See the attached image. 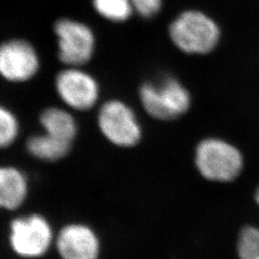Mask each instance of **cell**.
I'll return each mask as SVG.
<instances>
[{
    "instance_id": "1",
    "label": "cell",
    "mask_w": 259,
    "mask_h": 259,
    "mask_svg": "<svg viewBox=\"0 0 259 259\" xmlns=\"http://www.w3.org/2000/svg\"><path fill=\"white\" fill-rule=\"evenodd\" d=\"M194 163L199 174L205 180L230 184L243 174L246 159L241 149L230 140L208 137L196 145Z\"/></svg>"
},
{
    "instance_id": "2",
    "label": "cell",
    "mask_w": 259,
    "mask_h": 259,
    "mask_svg": "<svg viewBox=\"0 0 259 259\" xmlns=\"http://www.w3.org/2000/svg\"><path fill=\"white\" fill-rule=\"evenodd\" d=\"M170 36L178 48L189 54H206L220 37L216 22L200 11H186L170 26Z\"/></svg>"
},
{
    "instance_id": "3",
    "label": "cell",
    "mask_w": 259,
    "mask_h": 259,
    "mask_svg": "<svg viewBox=\"0 0 259 259\" xmlns=\"http://www.w3.org/2000/svg\"><path fill=\"white\" fill-rule=\"evenodd\" d=\"M139 97L145 111L159 121L175 120L185 115L191 105L188 91L173 78L158 84L144 83L139 90Z\"/></svg>"
},
{
    "instance_id": "4",
    "label": "cell",
    "mask_w": 259,
    "mask_h": 259,
    "mask_svg": "<svg viewBox=\"0 0 259 259\" xmlns=\"http://www.w3.org/2000/svg\"><path fill=\"white\" fill-rule=\"evenodd\" d=\"M52 241L50 224L39 214L16 218L10 224V248L19 258H42Z\"/></svg>"
},
{
    "instance_id": "5",
    "label": "cell",
    "mask_w": 259,
    "mask_h": 259,
    "mask_svg": "<svg viewBox=\"0 0 259 259\" xmlns=\"http://www.w3.org/2000/svg\"><path fill=\"white\" fill-rule=\"evenodd\" d=\"M97 124L105 139L122 148L136 146L142 137L135 112L119 100H111L103 105L98 112Z\"/></svg>"
},
{
    "instance_id": "6",
    "label": "cell",
    "mask_w": 259,
    "mask_h": 259,
    "mask_svg": "<svg viewBox=\"0 0 259 259\" xmlns=\"http://www.w3.org/2000/svg\"><path fill=\"white\" fill-rule=\"evenodd\" d=\"M54 30L61 62L70 66H80L90 61L94 48V37L85 24L72 19H60L56 22Z\"/></svg>"
},
{
    "instance_id": "7",
    "label": "cell",
    "mask_w": 259,
    "mask_h": 259,
    "mask_svg": "<svg viewBox=\"0 0 259 259\" xmlns=\"http://www.w3.org/2000/svg\"><path fill=\"white\" fill-rule=\"evenodd\" d=\"M56 90L61 99L77 111L92 109L99 96L98 84L93 77L76 68H69L58 74Z\"/></svg>"
},
{
    "instance_id": "8",
    "label": "cell",
    "mask_w": 259,
    "mask_h": 259,
    "mask_svg": "<svg viewBox=\"0 0 259 259\" xmlns=\"http://www.w3.org/2000/svg\"><path fill=\"white\" fill-rule=\"evenodd\" d=\"M60 259H100L101 246L97 234L89 226L72 223L61 229L56 237Z\"/></svg>"
},
{
    "instance_id": "9",
    "label": "cell",
    "mask_w": 259,
    "mask_h": 259,
    "mask_svg": "<svg viewBox=\"0 0 259 259\" xmlns=\"http://www.w3.org/2000/svg\"><path fill=\"white\" fill-rule=\"evenodd\" d=\"M39 62L36 50L27 41L11 40L0 49V72L7 81L25 82L38 70Z\"/></svg>"
},
{
    "instance_id": "10",
    "label": "cell",
    "mask_w": 259,
    "mask_h": 259,
    "mask_svg": "<svg viewBox=\"0 0 259 259\" xmlns=\"http://www.w3.org/2000/svg\"><path fill=\"white\" fill-rule=\"evenodd\" d=\"M27 179L16 167H2L0 170V205L6 210H16L26 200Z\"/></svg>"
},
{
    "instance_id": "11",
    "label": "cell",
    "mask_w": 259,
    "mask_h": 259,
    "mask_svg": "<svg viewBox=\"0 0 259 259\" xmlns=\"http://www.w3.org/2000/svg\"><path fill=\"white\" fill-rule=\"evenodd\" d=\"M72 142L50 136L47 133L29 138L26 143L28 153L44 161H57L70 152Z\"/></svg>"
},
{
    "instance_id": "12",
    "label": "cell",
    "mask_w": 259,
    "mask_h": 259,
    "mask_svg": "<svg viewBox=\"0 0 259 259\" xmlns=\"http://www.w3.org/2000/svg\"><path fill=\"white\" fill-rule=\"evenodd\" d=\"M39 122L45 133L68 142H73L78 133L74 117L63 109L49 108L45 110L40 114Z\"/></svg>"
},
{
    "instance_id": "13",
    "label": "cell",
    "mask_w": 259,
    "mask_h": 259,
    "mask_svg": "<svg viewBox=\"0 0 259 259\" xmlns=\"http://www.w3.org/2000/svg\"><path fill=\"white\" fill-rule=\"evenodd\" d=\"M236 253L239 259H259V226H243L236 238Z\"/></svg>"
},
{
    "instance_id": "14",
    "label": "cell",
    "mask_w": 259,
    "mask_h": 259,
    "mask_svg": "<svg viewBox=\"0 0 259 259\" xmlns=\"http://www.w3.org/2000/svg\"><path fill=\"white\" fill-rule=\"evenodd\" d=\"M93 6L99 15L117 22L129 19L134 9L131 0H93Z\"/></svg>"
},
{
    "instance_id": "15",
    "label": "cell",
    "mask_w": 259,
    "mask_h": 259,
    "mask_svg": "<svg viewBox=\"0 0 259 259\" xmlns=\"http://www.w3.org/2000/svg\"><path fill=\"white\" fill-rule=\"evenodd\" d=\"M19 121L12 111L1 107L0 109V145L9 147L18 138Z\"/></svg>"
},
{
    "instance_id": "16",
    "label": "cell",
    "mask_w": 259,
    "mask_h": 259,
    "mask_svg": "<svg viewBox=\"0 0 259 259\" xmlns=\"http://www.w3.org/2000/svg\"><path fill=\"white\" fill-rule=\"evenodd\" d=\"M131 2L133 8L145 18L155 16L161 7V0H131Z\"/></svg>"
},
{
    "instance_id": "17",
    "label": "cell",
    "mask_w": 259,
    "mask_h": 259,
    "mask_svg": "<svg viewBox=\"0 0 259 259\" xmlns=\"http://www.w3.org/2000/svg\"><path fill=\"white\" fill-rule=\"evenodd\" d=\"M253 200H254V203L259 207V185L256 186L255 190H254V193H253Z\"/></svg>"
}]
</instances>
